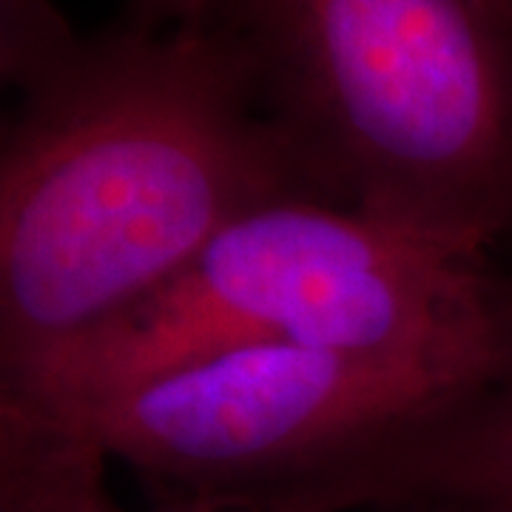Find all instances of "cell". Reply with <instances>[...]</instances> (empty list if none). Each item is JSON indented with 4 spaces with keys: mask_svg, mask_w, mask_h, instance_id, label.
Returning a JSON list of instances; mask_svg holds the SVG:
<instances>
[{
    "mask_svg": "<svg viewBox=\"0 0 512 512\" xmlns=\"http://www.w3.org/2000/svg\"><path fill=\"white\" fill-rule=\"evenodd\" d=\"M404 498L512 512V367L313 476L248 501L262 512H373Z\"/></svg>",
    "mask_w": 512,
    "mask_h": 512,
    "instance_id": "5",
    "label": "cell"
},
{
    "mask_svg": "<svg viewBox=\"0 0 512 512\" xmlns=\"http://www.w3.org/2000/svg\"><path fill=\"white\" fill-rule=\"evenodd\" d=\"M0 140V370L163 288L228 225L325 200L220 23L74 35Z\"/></svg>",
    "mask_w": 512,
    "mask_h": 512,
    "instance_id": "1",
    "label": "cell"
},
{
    "mask_svg": "<svg viewBox=\"0 0 512 512\" xmlns=\"http://www.w3.org/2000/svg\"><path fill=\"white\" fill-rule=\"evenodd\" d=\"M493 379L430 359L254 342L180 362L92 404L32 413L86 430L154 498H256Z\"/></svg>",
    "mask_w": 512,
    "mask_h": 512,
    "instance_id": "4",
    "label": "cell"
},
{
    "mask_svg": "<svg viewBox=\"0 0 512 512\" xmlns=\"http://www.w3.org/2000/svg\"><path fill=\"white\" fill-rule=\"evenodd\" d=\"M211 20L325 200L512 251V0H225Z\"/></svg>",
    "mask_w": 512,
    "mask_h": 512,
    "instance_id": "2",
    "label": "cell"
},
{
    "mask_svg": "<svg viewBox=\"0 0 512 512\" xmlns=\"http://www.w3.org/2000/svg\"><path fill=\"white\" fill-rule=\"evenodd\" d=\"M285 342L512 367V262L328 200L265 205L100 328L0 370V404L72 410L214 350Z\"/></svg>",
    "mask_w": 512,
    "mask_h": 512,
    "instance_id": "3",
    "label": "cell"
},
{
    "mask_svg": "<svg viewBox=\"0 0 512 512\" xmlns=\"http://www.w3.org/2000/svg\"><path fill=\"white\" fill-rule=\"evenodd\" d=\"M106 450L66 421L0 404V512H134L106 484ZM137 512H262L239 498H154Z\"/></svg>",
    "mask_w": 512,
    "mask_h": 512,
    "instance_id": "6",
    "label": "cell"
},
{
    "mask_svg": "<svg viewBox=\"0 0 512 512\" xmlns=\"http://www.w3.org/2000/svg\"><path fill=\"white\" fill-rule=\"evenodd\" d=\"M373 512H478L470 507H461L453 501H441V498H404V501H393L376 507Z\"/></svg>",
    "mask_w": 512,
    "mask_h": 512,
    "instance_id": "8",
    "label": "cell"
},
{
    "mask_svg": "<svg viewBox=\"0 0 512 512\" xmlns=\"http://www.w3.org/2000/svg\"><path fill=\"white\" fill-rule=\"evenodd\" d=\"M225 0H128V23L148 32L208 23Z\"/></svg>",
    "mask_w": 512,
    "mask_h": 512,
    "instance_id": "7",
    "label": "cell"
}]
</instances>
